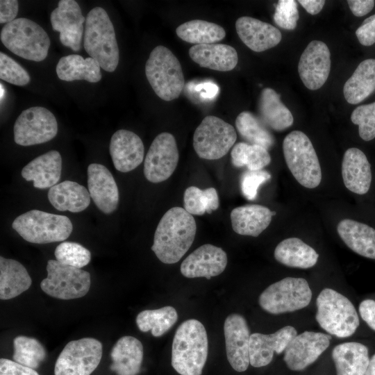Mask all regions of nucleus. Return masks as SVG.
Here are the masks:
<instances>
[{"label": "nucleus", "instance_id": "f704fd0d", "mask_svg": "<svg viewBox=\"0 0 375 375\" xmlns=\"http://www.w3.org/2000/svg\"><path fill=\"white\" fill-rule=\"evenodd\" d=\"M58 77L65 81L85 80L97 83L102 77L99 64L92 58H84L78 54L62 57L57 65Z\"/></svg>", "mask_w": 375, "mask_h": 375}, {"label": "nucleus", "instance_id": "e433bc0d", "mask_svg": "<svg viewBox=\"0 0 375 375\" xmlns=\"http://www.w3.org/2000/svg\"><path fill=\"white\" fill-rule=\"evenodd\" d=\"M176 33L182 40L194 45L214 44L226 36L222 26L202 19H193L179 25Z\"/></svg>", "mask_w": 375, "mask_h": 375}, {"label": "nucleus", "instance_id": "c9c22d12", "mask_svg": "<svg viewBox=\"0 0 375 375\" xmlns=\"http://www.w3.org/2000/svg\"><path fill=\"white\" fill-rule=\"evenodd\" d=\"M32 281L19 262L0 257V299H11L27 290Z\"/></svg>", "mask_w": 375, "mask_h": 375}, {"label": "nucleus", "instance_id": "cd10ccee", "mask_svg": "<svg viewBox=\"0 0 375 375\" xmlns=\"http://www.w3.org/2000/svg\"><path fill=\"white\" fill-rule=\"evenodd\" d=\"M110 370L117 375H138L143 360V346L133 336L120 338L113 346Z\"/></svg>", "mask_w": 375, "mask_h": 375}, {"label": "nucleus", "instance_id": "4468645a", "mask_svg": "<svg viewBox=\"0 0 375 375\" xmlns=\"http://www.w3.org/2000/svg\"><path fill=\"white\" fill-rule=\"evenodd\" d=\"M179 153L174 135L167 132L158 135L153 140L144 162V174L151 183L168 179L175 171Z\"/></svg>", "mask_w": 375, "mask_h": 375}, {"label": "nucleus", "instance_id": "b1692460", "mask_svg": "<svg viewBox=\"0 0 375 375\" xmlns=\"http://www.w3.org/2000/svg\"><path fill=\"white\" fill-rule=\"evenodd\" d=\"M342 176L345 187L358 194H366L371 186V165L365 154L359 149H348L343 156Z\"/></svg>", "mask_w": 375, "mask_h": 375}, {"label": "nucleus", "instance_id": "6ab92c4d", "mask_svg": "<svg viewBox=\"0 0 375 375\" xmlns=\"http://www.w3.org/2000/svg\"><path fill=\"white\" fill-rule=\"evenodd\" d=\"M226 265L227 255L222 248L205 244L188 255L180 269L185 277L210 279L222 274Z\"/></svg>", "mask_w": 375, "mask_h": 375}, {"label": "nucleus", "instance_id": "c756f323", "mask_svg": "<svg viewBox=\"0 0 375 375\" xmlns=\"http://www.w3.org/2000/svg\"><path fill=\"white\" fill-rule=\"evenodd\" d=\"M332 358L337 375H364L369 362L368 348L356 342L336 345Z\"/></svg>", "mask_w": 375, "mask_h": 375}, {"label": "nucleus", "instance_id": "473e14b6", "mask_svg": "<svg viewBox=\"0 0 375 375\" xmlns=\"http://www.w3.org/2000/svg\"><path fill=\"white\" fill-rule=\"evenodd\" d=\"M375 91V59L362 61L345 82L343 94L350 104H358Z\"/></svg>", "mask_w": 375, "mask_h": 375}, {"label": "nucleus", "instance_id": "1a4fd4ad", "mask_svg": "<svg viewBox=\"0 0 375 375\" xmlns=\"http://www.w3.org/2000/svg\"><path fill=\"white\" fill-rule=\"evenodd\" d=\"M312 299L308 281L303 278L286 277L268 286L259 296L260 306L278 315L306 307Z\"/></svg>", "mask_w": 375, "mask_h": 375}, {"label": "nucleus", "instance_id": "49530a36", "mask_svg": "<svg viewBox=\"0 0 375 375\" xmlns=\"http://www.w3.org/2000/svg\"><path fill=\"white\" fill-rule=\"evenodd\" d=\"M299 18L297 1L279 0L274 14V22L285 30H294Z\"/></svg>", "mask_w": 375, "mask_h": 375}, {"label": "nucleus", "instance_id": "ea45409f", "mask_svg": "<svg viewBox=\"0 0 375 375\" xmlns=\"http://www.w3.org/2000/svg\"><path fill=\"white\" fill-rule=\"evenodd\" d=\"M231 162L235 167H247L248 170H260L271 162L268 151L259 145L237 143L232 149Z\"/></svg>", "mask_w": 375, "mask_h": 375}, {"label": "nucleus", "instance_id": "ddd939ff", "mask_svg": "<svg viewBox=\"0 0 375 375\" xmlns=\"http://www.w3.org/2000/svg\"><path fill=\"white\" fill-rule=\"evenodd\" d=\"M15 142L22 146H31L50 141L57 135L58 123L53 114L41 106L23 110L14 127Z\"/></svg>", "mask_w": 375, "mask_h": 375}, {"label": "nucleus", "instance_id": "a18cd8bd", "mask_svg": "<svg viewBox=\"0 0 375 375\" xmlns=\"http://www.w3.org/2000/svg\"><path fill=\"white\" fill-rule=\"evenodd\" d=\"M0 78L18 86L26 85L31 81L27 71L3 52L0 53Z\"/></svg>", "mask_w": 375, "mask_h": 375}, {"label": "nucleus", "instance_id": "2eb2a0df", "mask_svg": "<svg viewBox=\"0 0 375 375\" xmlns=\"http://www.w3.org/2000/svg\"><path fill=\"white\" fill-rule=\"evenodd\" d=\"M331 336L313 331L297 335L284 351L283 360L292 371H301L315 362L329 347Z\"/></svg>", "mask_w": 375, "mask_h": 375}, {"label": "nucleus", "instance_id": "0eeeda50", "mask_svg": "<svg viewBox=\"0 0 375 375\" xmlns=\"http://www.w3.org/2000/svg\"><path fill=\"white\" fill-rule=\"evenodd\" d=\"M285 162L294 178L303 187L312 189L322 181V169L309 138L301 131H293L283 142Z\"/></svg>", "mask_w": 375, "mask_h": 375}, {"label": "nucleus", "instance_id": "864d4df0", "mask_svg": "<svg viewBox=\"0 0 375 375\" xmlns=\"http://www.w3.org/2000/svg\"><path fill=\"white\" fill-rule=\"evenodd\" d=\"M347 3L351 11L356 17H362L368 14L375 4L373 0H348Z\"/></svg>", "mask_w": 375, "mask_h": 375}, {"label": "nucleus", "instance_id": "4be33fe9", "mask_svg": "<svg viewBox=\"0 0 375 375\" xmlns=\"http://www.w3.org/2000/svg\"><path fill=\"white\" fill-rule=\"evenodd\" d=\"M109 151L115 169L121 172H128L142 163L144 148L137 134L120 129L112 135Z\"/></svg>", "mask_w": 375, "mask_h": 375}, {"label": "nucleus", "instance_id": "aec40b11", "mask_svg": "<svg viewBox=\"0 0 375 375\" xmlns=\"http://www.w3.org/2000/svg\"><path fill=\"white\" fill-rule=\"evenodd\" d=\"M297 335L294 326H285L274 333L251 334L249 340V362L254 367H262L269 365L274 353L284 352L290 342Z\"/></svg>", "mask_w": 375, "mask_h": 375}, {"label": "nucleus", "instance_id": "2f4dec72", "mask_svg": "<svg viewBox=\"0 0 375 375\" xmlns=\"http://www.w3.org/2000/svg\"><path fill=\"white\" fill-rule=\"evenodd\" d=\"M258 112L261 122L274 131H283L294 122L290 110L281 101L280 95L270 88H264L260 93Z\"/></svg>", "mask_w": 375, "mask_h": 375}, {"label": "nucleus", "instance_id": "c03bdc74", "mask_svg": "<svg viewBox=\"0 0 375 375\" xmlns=\"http://www.w3.org/2000/svg\"><path fill=\"white\" fill-rule=\"evenodd\" d=\"M351 120L358 126L361 139L370 141L375 138V101L356 107L351 115Z\"/></svg>", "mask_w": 375, "mask_h": 375}, {"label": "nucleus", "instance_id": "4d7b16f0", "mask_svg": "<svg viewBox=\"0 0 375 375\" xmlns=\"http://www.w3.org/2000/svg\"><path fill=\"white\" fill-rule=\"evenodd\" d=\"M3 94H4V90H3V88L2 87V84L1 83V99H2L3 97Z\"/></svg>", "mask_w": 375, "mask_h": 375}, {"label": "nucleus", "instance_id": "72a5a7b5", "mask_svg": "<svg viewBox=\"0 0 375 375\" xmlns=\"http://www.w3.org/2000/svg\"><path fill=\"white\" fill-rule=\"evenodd\" d=\"M275 259L290 267L308 269L317 262L316 251L298 238H289L281 241L275 248Z\"/></svg>", "mask_w": 375, "mask_h": 375}, {"label": "nucleus", "instance_id": "f3484780", "mask_svg": "<svg viewBox=\"0 0 375 375\" xmlns=\"http://www.w3.org/2000/svg\"><path fill=\"white\" fill-rule=\"evenodd\" d=\"M52 28L60 33L61 43L74 51L81 47L85 17L78 3L74 0H60L51 14Z\"/></svg>", "mask_w": 375, "mask_h": 375}, {"label": "nucleus", "instance_id": "393cba45", "mask_svg": "<svg viewBox=\"0 0 375 375\" xmlns=\"http://www.w3.org/2000/svg\"><path fill=\"white\" fill-rule=\"evenodd\" d=\"M61 171V156L58 151L51 150L31 160L24 167L21 174L26 181H33L35 188L46 189L56 185Z\"/></svg>", "mask_w": 375, "mask_h": 375}, {"label": "nucleus", "instance_id": "bb28decb", "mask_svg": "<svg viewBox=\"0 0 375 375\" xmlns=\"http://www.w3.org/2000/svg\"><path fill=\"white\" fill-rule=\"evenodd\" d=\"M189 56L199 66L220 72L233 69L238 61L236 50L225 44L194 45L189 49Z\"/></svg>", "mask_w": 375, "mask_h": 375}, {"label": "nucleus", "instance_id": "4c0bfd02", "mask_svg": "<svg viewBox=\"0 0 375 375\" xmlns=\"http://www.w3.org/2000/svg\"><path fill=\"white\" fill-rule=\"evenodd\" d=\"M241 137L250 144L259 145L267 150L274 144V138L260 119L249 111L240 112L235 119Z\"/></svg>", "mask_w": 375, "mask_h": 375}, {"label": "nucleus", "instance_id": "de8ad7c7", "mask_svg": "<svg viewBox=\"0 0 375 375\" xmlns=\"http://www.w3.org/2000/svg\"><path fill=\"white\" fill-rule=\"evenodd\" d=\"M271 178L266 170H247L240 177V188L243 196L249 201L256 199L259 187Z\"/></svg>", "mask_w": 375, "mask_h": 375}, {"label": "nucleus", "instance_id": "6e6552de", "mask_svg": "<svg viewBox=\"0 0 375 375\" xmlns=\"http://www.w3.org/2000/svg\"><path fill=\"white\" fill-rule=\"evenodd\" d=\"M12 227L24 240L35 244L64 241L73 229L67 217L39 210L20 215L14 219Z\"/></svg>", "mask_w": 375, "mask_h": 375}, {"label": "nucleus", "instance_id": "3c124183", "mask_svg": "<svg viewBox=\"0 0 375 375\" xmlns=\"http://www.w3.org/2000/svg\"><path fill=\"white\" fill-rule=\"evenodd\" d=\"M19 10L17 0L0 1V23L8 24L15 19Z\"/></svg>", "mask_w": 375, "mask_h": 375}, {"label": "nucleus", "instance_id": "7ed1b4c3", "mask_svg": "<svg viewBox=\"0 0 375 375\" xmlns=\"http://www.w3.org/2000/svg\"><path fill=\"white\" fill-rule=\"evenodd\" d=\"M84 48L101 68L109 72L116 69L119 52L115 29L108 13L101 7L92 8L87 15Z\"/></svg>", "mask_w": 375, "mask_h": 375}, {"label": "nucleus", "instance_id": "f8f14e48", "mask_svg": "<svg viewBox=\"0 0 375 375\" xmlns=\"http://www.w3.org/2000/svg\"><path fill=\"white\" fill-rule=\"evenodd\" d=\"M102 344L92 338L69 342L59 354L55 375H90L102 358Z\"/></svg>", "mask_w": 375, "mask_h": 375}, {"label": "nucleus", "instance_id": "a19ab883", "mask_svg": "<svg viewBox=\"0 0 375 375\" xmlns=\"http://www.w3.org/2000/svg\"><path fill=\"white\" fill-rule=\"evenodd\" d=\"M184 209L190 214H210L219 206V197L214 188L201 190L195 186L188 188L183 196Z\"/></svg>", "mask_w": 375, "mask_h": 375}, {"label": "nucleus", "instance_id": "9b49d317", "mask_svg": "<svg viewBox=\"0 0 375 375\" xmlns=\"http://www.w3.org/2000/svg\"><path fill=\"white\" fill-rule=\"evenodd\" d=\"M236 139L232 125L216 116L208 115L194 131L193 147L199 158L217 160L229 151Z\"/></svg>", "mask_w": 375, "mask_h": 375}, {"label": "nucleus", "instance_id": "a878e982", "mask_svg": "<svg viewBox=\"0 0 375 375\" xmlns=\"http://www.w3.org/2000/svg\"><path fill=\"white\" fill-rule=\"evenodd\" d=\"M276 214L262 205L239 206L231 212L232 228L239 235L258 237L268 227Z\"/></svg>", "mask_w": 375, "mask_h": 375}, {"label": "nucleus", "instance_id": "5fc2aeb1", "mask_svg": "<svg viewBox=\"0 0 375 375\" xmlns=\"http://www.w3.org/2000/svg\"><path fill=\"white\" fill-rule=\"evenodd\" d=\"M298 2L310 15L318 14L325 4L324 0H299Z\"/></svg>", "mask_w": 375, "mask_h": 375}, {"label": "nucleus", "instance_id": "37998d69", "mask_svg": "<svg viewBox=\"0 0 375 375\" xmlns=\"http://www.w3.org/2000/svg\"><path fill=\"white\" fill-rule=\"evenodd\" d=\"M54 255L59 262L81 269L91 260L90 251L81 244L73 242H63L58 244Z\"/></svg>", "mask_w": 375, "mask_h": 375}, {"label": "nucleus", "instance_id": "8fccbe9b", "mask_svg": "<svg viewBox=\"0 0 375 375\" xmlns=\"http://www.w3.org/2000/svg\"><path fill=\"white\" fill-rule=\"evenodd\" d=\"M0 375H40L35 369L6 358L0 359Z\"/></svg>", "mask_w": 375, "mask_h": 375}, {"label": "nucleus", "instance_id": "7c9ffc66", "mask_svg": "<svg viewBox=\"0 0 375 375\" xmlns=\"http://www.w3.org/2000/svg\"><path fill=\"white\" fill-rule=\"evenodd\" d=\"M89 191L76 182L65 181L51 187L48 192V199L60 211L79 212L90 203Z\"/></svg>", "mask_w": 375, "mask_h": 375}, {"label": "nucleus", "instance_id": "09e8293b", "mask_svg": "<svg viewBox=\"0 0 375 375\" xmlns=\"http://www.w3.org/2000/svg\"><path fill=\"white\" fill-rule=\"evenodd\" d=\"M359 42L366 47L375 43V14L366 18L356 31Z\"/></svg>", "mask_w": 375, "mask_h": 375}, {"label": "nucleus", "instance_id": "a211bd4d", "mask_svg": "<svg viewBox=\"0 0 375 375\" xmlns=\"http://www.w3.org/2000/svg\"><path fill=\"white\" fill-rule=\"evenodd\" d=\"M226 357L238 372L247 369L249 362L250 331L245 318L238 313L229 315L224 324Z\"/></svg>", "mask_w": 375, "mask_h": 375}, {"label": "nucleus", "instance_id": "c85d7f7f", "mask_svg": "<svg viewBox=\"0 0 375 375\" xmlns=\"http://www.w3.org/2000/svg\"><path fill=\"white\" fill-rule=\"evenodd\" d=\"M338 235L353 251L363 257L375 259V229L353 220L344 219L337 226Z\"/></svg>", "mask_w": 375, "mask_h": 375}, {"label": "nucleus", "instance_id": "603ef678", "mask_svg": "<svg viewBox=\"0 0 375 375\" xmlns=\"http://www.w3.org/2000/svg\"><path fill=\"white\" fill-rule=\"evenodd\" d=\"M359 313L369 327L375 331V301L363 300L359 305Z\"/></svg>", "mask_w": 375, "mask_h": 375}, {"label": "nucleus", "instance_id": "39448f33", "mask_svg": "<svg viewBox=\"0 0 375 375\" xmlns=\"http://www.w3.org/2000/svg\"><path fill=\"white\" fill-rule=\"evenodd\" d=\"M0 39L14 54L35 62L47 58L51 44L47 32L39 24L24 17L6 24L1 31Z\"/></svg>", "mask_w": 375, "mask_h": 375}, {"label": "nucleus", "instance_id": "f257e3e1", "mask_svg": "<svg viewBox=\"0 0 375 375\" xmlns=\"http://www.w3.org/2000/svg\"><path fill=\"white\" fill-rule=\"evenodd\" d=\"M197 232L193 216L184 208L173 207L160 219L151 250L165 264L178 262L192 244Z\"/></svg>", "mask_w": 375, "mask_h": 375}, {"label": "nucleus", "instance_id": "20e7f679", "mask_svg": "<svg viewBox=\"0 0 375 375\" xmlns=\"http://www.w3.org/2000/svg\"><path fill=\"white\" fill-rule=\"evenodd\" d=\"M315 319L325 331L335 337L345 338L357 330L360 321L356 308L343 294L331 288H324L317 301Z\"/></svg>", "mask_w": 375, "mask_h": 375}, {"label": "nucleus", "instance_id": "dca6fc26", "mask_svg": "<svg viewBox=\"0 0 375 375\" xmlns=\"http://www.w3.org/2000/svg\"><path fill=\"white\" fill-rule=\"evenodd\" d=\"M331 65V53L327 45L324 42L312 40L301 55L298 72L303 85L309 90H316L326 83Z\"/></svg>", "mask_w": 375, "mask_h": 375}, {"label": "nucleus", "instance_id": "5701e85b", "mask_svg": "<svg viewBox=\"0 0 375 375\" xmlns=\"http://www.w3.org/2000/svg\"><path fill=\"white\" fill-rule=\"evenodd\" d=\"M235 28L242 42L256 52L273 48L282 39L281 33L277 28L251 17L238 18L235 22Z\"/></svg>", "mask_w": 375, "mask_h": 375}, {"label": "nucleus", "instance_id": "9d476101", "mask_svg": "<svg viewBox=\"0 0 375 375\" xmlns=\"http://www.w3.org/2000/svg\"><path fill=\"white\" fill-rule=\"evenodd\" d=\"M47 276L40 288L48 295L63 300L83 297L89 291L91 277L89 272L49 260L47 265Z\"/></svg>", "mask_w": 375, "mask_h": 375}, {"label": "nucleus", "instance_id": "412c9836", "mask_svg": "<svg viewBox=\"0 0 375 375\" xmlns=\"http://www.w3.org/2000/svg\"><path fill=\"white\" fill-rule=\"evenodd\" d=\"M88 187L90 197L103 213L113 212L119 203V190L110 172L103 165L88 167Z\"/></svg>", "mask_w": 375, "mask_h": 375}, {"label": "nucleus", "instance_id": "423d86ee", "mask_svg": "<svg viewBox=\"0 0 375 375\" xmlns=\"http://www.w3.org/2000/svg\"><path fill=\"white\" fill-rule=\"evenodd\" d=\"M147 78L156 95L170 101L182 92L185 78L181 63L167 47L159 45L151 52L145 65Z\"/></svg>", "mask_w": 375, "mask_h": 375}, {"label": "nucleus", "instance_id": "f03ea898", "mask_svg": "<svg viewBox=\"0 0 375 375\" xmlns=\"http://www.w3.org/2000/svg\"><path fill=\"white\" fill-rule=\"evenodd\" d=\"M208 341L202 323L184 321L177 328L172 348V365L181 375H201L207 360Z\"/></svg>", "mask_w": 375, "mask_h": 375}, {"label": "nucleus", "instance_id": "6e6d98bb", "mask_svg": "<svg viewBox=\"0 0 375 375\" xmlns=\"http://www.w3.org/2000/svg\"><path fill=\"white\" fill-rule=\"evenodd\" d=\"M364 375H375V354L369 359V362Z\"/></svg>", "mask_w": 375, "mask_h": 375}, {"label": "nucleus", "instance_id": "79ce46f5", "mask_svg": "<svg viewBox=\"0 0 375 375\" xmlns=\"http://www.w3.org/2000/svg\"><path fill=\"white\" fill-rule=\"evenodd\" d=\"M14 361L33 369H38L47 357L42 344L33 338L18 335L13 340Z\"/></svg>", "mask_w": 375, "mask_h": 375}, {"label": "nucleus", "instance_id": "58836bf2", "mask_svg": "<svg viewBox=\"0 0 375 375\" xmlns=\"http://www.w3.org/2000/svg\"><path fill=\"white\" fill-rule=\"evenodd\" d=\"M178 314L170 306L155 310H144L136 317V324L142 332L151 331L154 337H160L176 322Z\"/></svg>", "mask_w": 375, "mask_h": 375}]
</instances>
